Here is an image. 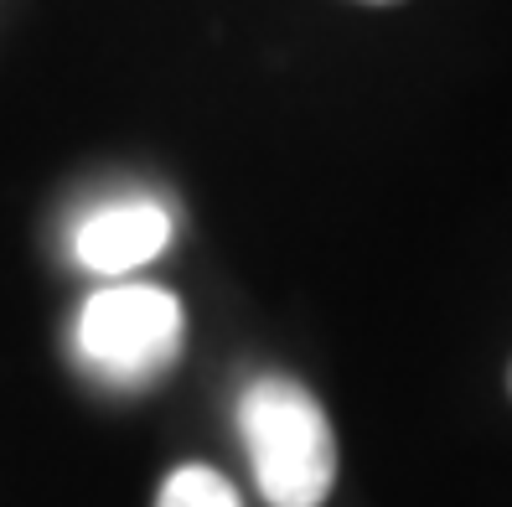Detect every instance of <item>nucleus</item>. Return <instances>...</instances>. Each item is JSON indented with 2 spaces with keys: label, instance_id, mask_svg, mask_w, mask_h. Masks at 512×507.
<instances>
[{
  "label": "nucleus",
  "instance_id": "obj_4",
  "mask_svg": "<svg viewBox=\"0 0 512 507\" xmlns=\"http://www.w3.org/2000/svg\"><path fill=\"white\" fill-rule=\"evenodd\" d=\"M156 507H244V497L213 466H176L161 482Z\"/></svg>",
  "mask_w": 512,
  "mask_h": 507
},
{
  "label": "nucleus",
  "instance_id": "obj_5",
  "mask_svg": "<svg viewBox=\"0 0 512 507\" xmlns=\"http://www.w3.org/2000/svg\"><path fill=\"white\" fill-rule=\"evenodd\" d=\"M363 6H394V0H363Z\"/></svg>",
  "mask_w": 512,
  "mask_h": 507
},
{
  "label": "nucleus",
  "instance_id": "obj_6",
  "mask_svg": "<svg viewBox=\"0 0 512 507\" xmlns=\"http://www.w3.org/2000/svg\"><path fill=\"white\" fill-rule=\"evenodd\" d=\"M507 389H512V368H507Z\"/></svg>",
  "mask_w": 512,
  "mask_h": 507
},
{
  "label": "nucleus",
  "instance_id": "obj_1",
  "mask_svg": "<svg viewBox=\"0 0 512 507\" xmlns=\"http://www.w3.org/2000/svg\"><path fill=\"white\" fill-rule=\"evenodd\" d=\"M238 430L269 507H321L337 482V435L326 409L295 378L264 373L238 399Z\"/></svg>",
  "mask_w": 512,
  "mask_h": 507
},
{
  "label": "nucleus",
  "instance_id": "obj_2",
  "mask_svg": "<svg viewBox=\"0 0 512 507\" xmlns=\"http://www.w3.org/2000/svg\"><path fill=\"white\" fill-rule=\"evenodd\" d=\"M182 352V301L161 285H109L78 311V357L99 383L145 389Z\"/></svg>",
  "mask_w": 512,
  "mask_h": 507
},
{
  "label": "nucleus",
  "instance_id": "obj_3",
  "mask_svg": "<svg viewBox=\"0 0 512 507\" xmlns=\"http://www.w3.org/2000/svg\"><path fill=\"white\" fill-rule=\"evenodd\" d=\"M171 233L176 223L161 197H114L78 223L73 254L94 275H130L171 244Z\"/></svg>",
  "mask_w": 512,
  "mask_h": 507
}]
</instances>
